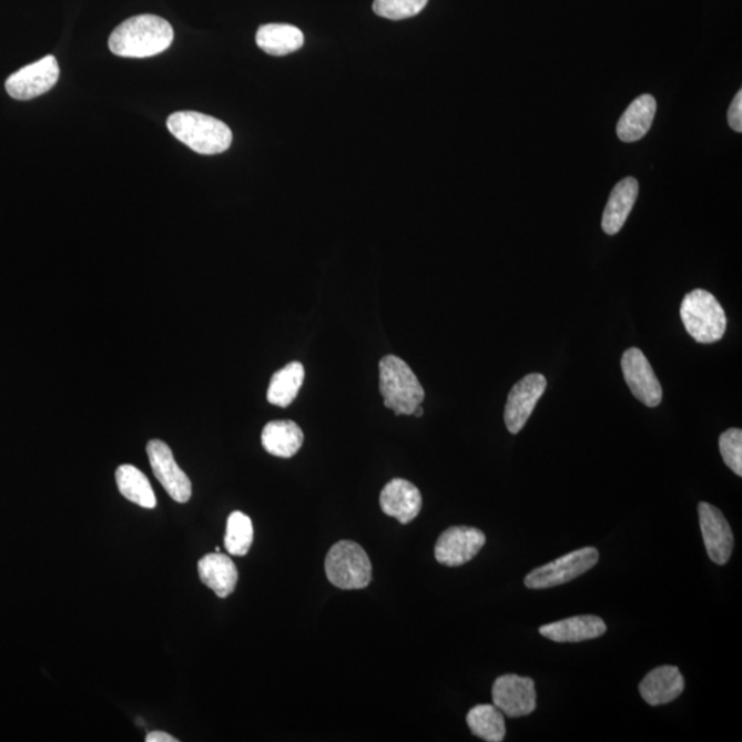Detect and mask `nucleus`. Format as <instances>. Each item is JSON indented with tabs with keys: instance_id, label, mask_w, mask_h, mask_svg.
<instances>
[{
	"instance_id": "nucleus-17",
	"label": "nucleus",
	"mask_w": 742,
	"mask_h": 742,
	"mask_svg": "<svg viewBox=\"0 0 742 742\" xmlns=\"http://www.w3.org/2000/svg\"><path fill=\"white\" fill-rule=\"evenodd\" d=\"M201 582L215 592L217 597L226 598L233 594L238 583L237 567L226 555L212 553L201 558L199 562Z\"/></svg>"
},
{
	"instance_id": "nucleus-8",
	"label": "nucleus",
	"mask_w": 742,
	"mask_h": 742,
	"mask_svg": "<svg viewBox=\"0 0 742 742\" xmlns=\"http://www.w3.org/2000/svg\"><path fill=\"white\" fill-rule=\"evenodd\" d=\"M146 451L155 479L175 502L186 504L192 497V481L176 464L169 445L161 440H151Z\"/></svg>"
},
{
	"instance_id": "nucleus-21",
	"label": "nucleus",
	"mask_w": 742,
	"mask_h": 742,
	"mask_svg": "<svg viewBox=\"0 0 742 742\" xmlns=\"http://www.w3.org/2000/svg\"><path fill=\"white\" fill-rule=\"evenodd\" d=\"M256 43L264 53L282 57L303 48L304 34L289 24H267L258 28Z\"/></svg>"
},
{
	"instance_id": "nucleus-10",
	"label": "nucleus",
	"mask_w": 742,
	"mask_h": 742,
	"mask_svg": "<svg viewBox=\"0 0 742 742\" xmlns=\"http://www.w3.org/2000/svg\"><path fill=\"white\" fill-rule=\"evenodd\" d=\"M546 387H548V379L543 374L532 373L521 378L511 388L505 407V424L510 434L517 435L526 427Z\"/></svg>"
},
{
	"instance_id": "nucleus-11",
	"label": "nucleus",
	"mask_w": 742,
	"mask_h": 742,
	"mask_svg": "<svg viewBox=\"0 0 742 742\" xmlns=\"http://www.w3.org/2000/svg\"><path fill=\"white\" fill-rule=\"evenodd\" d=\"M486 545V535L474 527L447 528L437 539L435 557L446 567H459L474 560Z\"/></svg>"
},
{
	"instance_id": "nucleus-18",
	"label": "nucleus",
	"mask_w": 742,
	"mask_h": 742,
	"mask_svg": "<svg viewBox=\"0 0 742 742\" xmlns=\"http://www.w3.org/2000/svg\"><path fill=\"white\" fill-rule=\"evenodd\" d=\"M640 192V185L636 177H626L613 187L609 195L606 211L602 216V230L608 235H614L623 228L627 217L634 209L636 201Z\"/></svg>"
},
{
	"instance_id": "nucleus-24",
	"label": "nucleus",
	"mask_w": 742,
	"mask_h": 742,
	"mask_svg": "<svg viewBox=\"0 0 742 742\" xmlns=\"http://www.w3.org/2000/svg\"><path fill=\"white\" fill-rule=\"evenodd\" d=\"M466 723L470 732L487 742H500L505 740L506 724L505 715L497 707L491 704H479L474 707L466 716Z\"/></svg>"
},
{
	"instance_id": "nucleus-3",
	"label": "nucleus",
	"mask_w": 742,
	"mask_h": 742,
	"mask_svg": "<svg viewBox=\"0 0 742 742\" xmlns=\"http://www.w3.org/2000/svg\"><path fill=\"white\" fill-rule=\"evenodd\" d=\"M379 390L385 407L396 416H413L425 398V390L405 360L395 355L379 360Z\"/></svg>"
},
{
	"instance_id": "nucleus-23",
	"label": "nucleus",
	"mask_w": 742,
	"mask_h": 742,
	"mask_svg": "<svg viewBox=\"0 0 742 742\" xmlns=\"http://www.w3.org/2000/svg\"><path fill=\"white\" fill-rule=\"evenodd\" d=\"M304 366L292 362L274 374L267 390V400L274 406L287 407L297 398L304 382Z\"/></svg>"
},
{
	"instance_id": "nucleus-26",
	"label": "nucleus",
	"mask_w": 742,
	"mask_h": 742,
	"mask_svg": "<svg viewBox=\"0 0 742 742\" xmlns=\"http://www.w3.org/2000/svg\"><path fill=\"white\" fill-rule=\"evenodd\" d=\"M428 0H374L373 10L388 20H405L421 13Z\"/></svg>"
},
{
	"instance_id": "nucleus-15",
	"label": "nucleus",
	"mask_w": 742,
	"mask_h": 742,
	"mask_svg": "<svg viewBox=\"0 0 742 742\" xmlns=\"http://www.w3.org/2000/svg\"><path fill=\"white\" fill-rule=\"evenodd\" d=\"M683 689V677L680 669L674 665L658 667L650 671L640 684L642 699L653 707L671 703L680 698Z\"/></svg>"
},
{
	"instance_id": "nucleus-12",
	"label": "nucleus",
	"mask_w": 742,
	"mask_h": 742,
	"mask_svg": "<svg viewBox=\"0 0 742 742\" xmlns=\"http://www.w3.org/2000/svg\"><path fill=\"white\" fill-rule=\"evenodd\" d=\"M621 370L632 395L648 407H658L663 400L659 378L641 349H627L621 358Z\"/></svg>"
},
{
	"instance_id": "nucleus-22",
	"label": "nucleus",
	"mask_w": 742,
	"mask_h": 742,
	"mask_svg": "<svg viewBox=\"0 0 742 742\" xmlns=\"http://www.w3.org/2000/svg\"><path fill=\"white\" fill-rule=\"evenodd\" d=\"M116 482L120 494L130 502L145 509H154L157 505L151 481L135 466H120L116 470Z\"/></svg>"
},
{
	"instance_id": "nucleus-16",
	"label": "nucleus",
	"mask_w": 742,
	"mask_h": 742,
	"mask_svg": "<svg viewBox=\"0 0 742 742\" xmlns=\"http://www.w3.org/2000/svg\"><path fill=\"white\" fill-rule=\"evenodd\" d=\"M539 632L555 642H583L606 634L607 624L601 618L585 614L545 624Z\"/></svg>"
},
{
	"instance_id": "nucleus-6",
	"label": "nucleus",
	"mask_w": 742,
	"mask_h": 742,
	"mask_svg": "<svg viewBox=\"0 0 742 742\" xmlns=\"http://www.w3.org/2000/svg\"><path fill=\"white\" fill-rule=\"evenodd\" d=\"M598 558L600 555L594 548L575 550L553 562L533 569L526 578V586L531 590H543L571 582L596 567Z\"/></svg>"
},
{
	"instance_id": "nucleus-20",
	"label": "nucleus",
	"mask_w": 742,
	"mask_h": 742,
	"mask_svg": "<svg viewBox=\"0 0 742 742\" xmlns=\"http://www.w3.org/2000/svg\"><path fill=\"white\" fill-rule=\"evenodd\" d=\"M303 430L293 421L268 423L262 434L264 450L279 458L296 456L303 446Z\"/></svg>"
},
{
	"instance_id": "nucleus-5",
	"label": "nucleus",
	"mask_w": 742,
	"mask_h": 742,
	"mask_svg": "<svg viewBox=\"0 0 742 742\" xmlns=\"http://www.w3.org/2000/svg\"><path fill=\"white\" fill-rule=\"evenodd\" d=\"M325 571L329 582L342 590H362L372 582L370 558L353 540H340L332 546Z\"/></svg>"
},
{
	"instance_id": "nucleus-1",
	"label": "nucleus",
	"mask_w": 742,
	"mask_h": 742,
	"mask_svg": "<svg viewBox=\"0 0 742 742\" xmlns=\"http://www.w3.org/2000/svg\"><path fill=\"white\" fill-rule=\"evenodd\" d=\"M174 42V28L161 17L143 14L122 22L109 38V49L123 59H149Z\"/></svg>"
},
{
	"instance_id": "nucleus-4",
	"label": "nucleus",
	"mask_w": 742,
	"mask_h": 742,
	"mask_svg": "<svg viewBox=\"0 0 742 742\" xmlns=\"http://www.w3.org/2000/svg\"><path fill=\"white\" fill-rule=\"evenodd\" d=\"M681 318L684 329L700 344L722 340L726 333L728 318L721 303L703 289H695L684 296Z\"/></svg>"
},
{
	"instance_id": "nucleus-25",
	"label": "nucleus",
	"mask_w": 742,
	"mask_h": 742,
	"mask_svg": "<svg viewBox=\"0 0 742 742\" xmlns=\"http://www.w3.org/2000/svg\"><path fill=\"white\" fill-rule=\"evenodd\" d=\"M253 542V526L250 517L243 511H233L227 519L224 546L232 556L243 557L251 550Z\"/></svg>"
},
{
	"instance_id": "nucleus-9",
	"label": "nucleus",
	"mask_w": 742,
	"mask_h": 742,
	"mask_svg": "<svg viewBox=\"0 0 742 742\" xmlns=\"http://www.w3.org/2000/svg\"><path fill=\"white\" fill-rule=\"evenodd\" d=\"M492 701L506 716H527L537 709V690L531 678L502 675L494 682Z\"/></svg>"
},
{
	"instance_id": "nucleus-27",
	"label": "nucleus",
	"mask_w": 742,
	"mask_h": 742,
	"mask_svg": "<svg viewBox=\"0 0 742 742\" xmlns=\"http://www.w3.org/2000/svg\"><path fill=\"white\" fill-rule=\"evenodd\" d=\"M719 450H721L724 464L739 477L742 476V430L729 429L719 437Z\"/></svg>"
},
{
	"instance_id": "nucleus-2",
	"label": "nucleus",
	"mask_w": 742,
	"mask_h": 742,
	"mask_svg": "<svg viewBox=\"0 0 742 742\" xmlns=\"http://www.w3.org/2000/svg\"><path fill=\"white\" fill-rule=\"evenodd\" d=\"M166 125L177 141L200 154H218L232 146L233 132L228 125L203 113L176 112L166 120Z\"/></svg>"
},
{
	"instance_id": "nucleus-13",
	"label": "nucleus",
	"mask_w": 742,
	"mask_h": 742,
	"mask_svg": "<svg viewBox=\"0 0 742 742\" xmlns=\"http://www.w3.org/2000/svg\"><path fill=\"white\" fill-rule=\"evenodd\" d=\"M699 519L707 553L718 566H724L732 557L734 537L722 511L707 502L699 505Z\"/></svg>"
},
{
	"instance_id": "nucleus-30",
	"label": "nucleus",
	"mask_w": 742,
	"mask_h": 742,
	"mask_svg": "<svg viewBox=\"0 0 742 742\" xmlns=\"http://www.w3.org/2000/svg\"><path fill=\"white\" fill-rule=\"evenodd\" d=\"M423 414H424L423 407L418 406L416 410H414L413 416L423 417Z\"/></svg>"
},
{
	"instance_id": "nucleus-28",
	"label": "nucleus",
	"mask_w": 742,
	"mask_h": 742,
	"mask_svg": "<svg viewBox=\"0 0 742 742\" xmlns=\"http://www.w3.org/2000/svg\"><path fill=\"white\" fill-rule=\"evenodd\" d=\"M729 124L735 132H742V91L735 94L732 105L729 108Z\"/></svg>"
},
{
	"instance_id": "nucleus-19",
	"label": "nucleus",
	"mask_w": 742,
	"mask_h": 742,
	"mask_svg": "<svg viewBox=\"0 0 742 742\" xmlns=\"http://www.w3.org/2000/svg\"><path fill=\"white\" fill-rule=\"evenodd\" d=\"M655 109L658 103L650 94H643L632 101L619 120L617 129L619 140L627 143L641 141L653 124Z\"/></svg>"
},
{
	"instance_id": "nucleus-7",
	"label": "nucleus",
	"mask_w": 742,
	"mask_h": 742,
	"mask_svg": "<svg viewBox=\"0 0 742 742\" xmlns=\"http://www.w3.org/2000/svg\"><path fill=\"white\" fill-rule=\"evenodd\" d=\"M60 79V67L54 55L31 63L6 80V91L17 101H30L54 88Z\"/></svg>"
},
{
	"instance_id": "nucleus-29",
	"label": "nucleus",
	"mask_w": 742,
	"mask_h": 742,
	"mask_svg": "<svg viewBox=\"0 0 742 742\" xmlns=\"http://www.w3.org/2000/svg\"><path fill=\"white\" fill-rule=\"evenodd\" d=\"M146 742H177V740L169 733L152 732L148 734Z\"/></svg>"
},
{
	"instance_id": "nucleus-14",
	"label": "nucleus",
	"mask_w": 742,
	"mask_h": 742,
	"mask_svg": "<svg viewBox=\"0 0 742 742\" xmlns=\"http://www.w3.org/2000/svg\"><path fill=\"white\" fill-rule=\"evenodd\" d=\"M379 506L385 515L394 517L400 525H408L421 511V492L410 481L394 479L383 488Z\"/></svg>"
}]
</instances>
